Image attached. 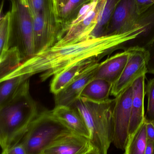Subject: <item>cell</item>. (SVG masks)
<instances>
[{
	"label": "cell",
	"instance_id": "obj_1",
	"mask_svg": "<svg viewBox=\"0 0 154 154\" xmlns=\"http://www.w3.org/2000/svg\"><path fill=\"white\" fill-rule=\"evenodd\" d=\"M146 31L145 27L141 26L124 33L108 34L71 45H54L23 61L0 82L20 76H25L30 79L40 73H42L40 76V80L45 81L83 60H100Z\"/></svg>",
	"mask_w": 154,
	"mask_h": 154
},
{
	"label": "cell",
	"instance_id": "obj_2",
	"mask_svg": "<svg viewBox=\"0 0 154 154\" xmlns=\"http://www.w3.org/2000/svg\"><path fill=\"white\" fill-rule=\"evenodd\" d=\"M37 105L26 80L12 97L0 106V145L2 152L20 142L38 116Z\"/></svg>",
	"mask_w": 154,
	"mask_h": 154
},
{
	"label": "cell",
	"instance_id": "obj_3",
	"mask_svg": "<svg viewBox=\"0 0 154 154\" xmlns=\"http://www.w3.org/2000/svg\"><path fill=\"white\" fill-rule=\"evenodd\" d=\"M115 98L98 103L80 97L72 106L82 115L89 130L93 148L100 154H108L113 140V111Z\"/></svg>",
	"mask_w": 154,
	"mask_h": 154
},
{
	"label": "cell",
	"instance_id": "obj_4",
	"mask_svg": "<svg viewBox=\"0 0 154 154\" xmlns=\"http://www.w3.org/2000/svg\"><path fill=\"white\" fill-rule=\"evenodd\" d=\"M73 133L52 110H45L38 114L20 142L26 154H41L54 142Z\"/></svg>",
	"mask_w": 154,
	"mask_h": 154
},
{
	"label": "cell",
	"instance_id": "obj_5",
	"mask_svg": "<svg viewBox=\"0 0 154 154\" xmlns=\"http://www.w3.org/2000/svg\"><path fill=\"white\" fill-rule=\"evenodd\" d=\"M11 1L10 48L17 47L24 61L35 54L32 15L23 0Z\"/></svg>",
	"mask_w": 154,
	"mask_h": 154
},
{
	"label": "cell",
	"instance_id": "obj_6",
	"mask_svg": "<svg viewBox=\"0 0 154 154\" xmlns=\"http://www.w3.org/2000/svg\"><path fill=\"white\" fill-rule=\"evenodd\" d=\"M32 17L34 52L36 54L58 42L61 28L57 19L54 0H50L40 12Z\"/></svg>",
	"mask_w": 154,
	"mask_h": 154
},
{
	"label": "cell",
	"instance_id": "obj_7",
	"mask_svg": "<svg viewBox=\"0 0 154 154\" xmlns=\"http://www.w3.org/2000/svg\"><path fill=\"white\" fill-rule=\"evenodd\" d=\"M133 94V87L131 86L115 97L112 143L120 150H125L128 142Z\"/></svg>",
	"mask_w": 154,
	"mask_h": 154
},
{
	"label": "cell",
	"instance_id": "obj_8",
	"mask_svg": "<svg viewBox=\"0 0 154 154\" xmlns=\"http://www.w3.org/2000/svg\"><path fill=\"white\" fill-rule=\"evenodd\" d=\"M130 54L127 63L118 79L113 84L111 95L115 97L140 77L146 75L151 60L149 51L139 46L130 48Z\"/></svg>",
	"mask_w": 154,
	"mask_h": 154
},
{
	"label": "cell",
	"instance_id": "obj_9",
	"mask_svg": "<svg viewBox=\"0 0 154 154\" xmlns=\"http://www.w3.org/2000/svg\"><path fill=\"white\" fill-rule=\"evenodd\" d=\"M141 16L136 0H121L111 17L106 35L127 32L143 25L148 21L142 20Z\"/></svg>",
	"mask_w": 154,
	"mask_h": 154
},
{
	"label": "cell",
	"instance_id": "obj_10",
	"mask_svg": "<svg viewBox=\"0 0 154 154\" xmlns=\"http://www.w3.org/2000/svg\"><path fill=\"white\" fill-rule=\"evenodd\" d=\"M106 1L98 0L94 11L83 20L69 26L60 39L54 45H71L90 39V34L96 26L99 14Z\"/></svg>",
	"mask_w": 154,
	"mask_h": 154
},
{
	"label": "cell",
	"instance_id": "obj_11",
	"mask_svg": "<svg viewBox=\"0 0 154 154\" xmlns=\"http://www.w3.org/2000/svg\"><path fill=\"white\" fill-rule=\"evenodd\" d=\"M100 62L91 64L68 85L55 95V106H72L87 84L95 78Z\"/></svg>",
	"mask_w": 154,
	"mask_h": 154
},
{
	"label": "cell",
	"instance_id": "obj_12",
	"mask_svg": "<svg viewBox=\"0 0 154 154\" xmlns=\"http://www.w3.org/2000/svg\"><path fill=\"white\" fill-rule=\"evenodd\" d=\"M146 75L137 80L132 85L133 99L131 107V116L128 129V140L136 133L145 120L144 99L146 91Z\"/></svg>",
	"mask_w": 154,
	"mask_h": 154
},
{
	"label": "cell",
	"instance_id": "obj_13",
	"mask_svg": "<svg viewBox=\"0 0 154 154\" xmlns=\"http://www.w3.org/2000/svg\"><path fill=\"white\" fill-rule=\"evenodd\" d=\"M92 147L89 138L73 133L54 142L41 154H85Z\"/></svg>",
	"mask_w": 154,
	"mask_h": 154
},
{
	"label": "cell",
	"instance_id": "obj_14",
	"mask_svg": "<svg viewBox=\"0 0 154 154\" xmlns=\"http://www.w3.org/2000/svg\"><path fill=\"white\" fill-rule=\"evenodd\" d=\"M130 48L108 57L99 63L95 78L114 84L120 77L129 59Z\"/></svg>",
	"mask_w": 154,
	"mask_h": 154
},
{
	"label": "cell",
	"instance_id": "obj_15",
	"mask_svg": "<svg viewBox=\"0 0 154 154\" xmlns=\"http://www.w3.org/2000/svg\"><path fill=\"white\" fill-rule=\"evenodd\" d=\"M53 115L74 133L90 139V134L80 112L74 106H57L52 110Z\"/></svg>",
	"mask_w": 154,
	"mask_h": 154
},
{
	"label": "cell",
	"instance_id": "obj_16",
	"mask_svg": "<svg viewBox=\"0 0 154 154\" xmlns=\"http://www.w3.org/2000/svg\"><path fill=\"white\" fill-rule=\"evenodd\" d=\"M96 59H89L79 62L63 70L53 77L50 83V89L54 95L68 85L73 80L80 75L88 67L95 62H99Z\"/></svg>",
	"mask_w": 154,
	"mask_h": 154
},
{
	"label": "cell",
	"instance_id": "obj_17",
	"mask_svg": "<svg viewBox=\"0 0 154 154\" xmlns=\"http://www.w3.org/2000/svg\"><path fill=\"white\" fill-rule=\"evenodd\" d=\"M113 84L105 80L94 78L85 87L80 97L101 103L110 99Z\"/></svg>",
	"mask_w": 154,
	"mask_h": 154
},
{
	"label": "cell",
	"instance_id": "obj_18",
	"mask_svg": "<svg viewBox=\"0 0 154 154\" xmlns=\"http://www.w3.org/2000/svg\"><path fill=\"white\" fill-rule=\"evenodd\" d=\"M92 1L68 0L66 3L58 11L56 14L61 28L60 38L65 29L76 19L80 9L85 4Z\"/></svg>",
	"mask_w": 154,
	"mask_h": 154
},
{
	"label": "cell",
	"instance_id": "obj_19",
	"mask_svg": "<svg viewBox=\"0 0 154 154\" xmlns=\"http://www.w3.org/2000/svg\"><path fill=\"white\" fill-rule=\"evenodd\" d=\"M23 61L18 48L11 47L0 57V81L17 69Z\"/></svg>",
	"mask_w": 154,
	"mask_h": 154
},
{
	"label": "cell",
	"instance_id": "obj_20",
	"mask_svg": "<svg viewBox=\"0 0 154 154\" xmlns=\"http://www.w3.org/2000/svg\"><path fill=\"white\" fill-rule=\"evenodd\" d=\"M121 0H107L105 5L100 12L97 24L89 38H98L106 35L108 24L115 9Z\"/></svg>",
	"mask_w": 154,
	"mask_h": 154
},
{
	"label": "cell",
	"instance_id": "obj_21",
	"mask_svg": "<svg viewBox=\"0 0 154 154\" xmlns=\"http://www.w3.org/2000/svg\"><path fill=\"white\" fill-rule=\"evenodd\" d=\"M147 142L145 120L143 124L128 140L124 154H145Z\"/></svg>",
	"mask_w": 154,
	"mask_h": 154
},
{
	"label": "cell",
	"instance_id": "obj_22",
	"mask_svg": "<svg viewBox=\"0 0 154 154\" xmlns=\"http://www.w3.org/2000/svg\"><path fill=\"white\" fill-rule=\"evenodd\" d=\"M28 79L29 78L25 76H20L1 82L0 106L11 99L20 86Z\"/></svg>",
	"mask_w": 154,
	"mask_h": 154
},
{
	"label": "cell",
	"instance_id": "obj_23",
	"mask_svg": "<svg viewBox=\"0 0 154 154\" xmlns=\"http://www.w3.org/2000/svg\"><path fill=\"white\" fill-rule=\"evenodd\" d=\"M11 37V12L9 11L0 19V57L10 48Z\"/></svg>",
	"mask_w": 154,
	"mask_h": 154
},
{
	"label": "cell",
	"instance_id": "obj_24",
	"mask_svg": "<svg viewBox=\"0 0 154 154\" xmlns=\"http://www.w3.org/2000/svg\"><path fill=\"white\" fill-rule=\"evenodd\" d=\"M146 91L147 97V107L145 118L146 120H154V78L148 82Z\"/></svg>",
	"mask_w": 154,
	"mask_h": 154
},
{
	"label": "cell",
	"instance_id": "obj_25",
	"mask_svg": "<svg viewBox=\"0 0 154 154\" xmlns=\"http://www.w3.org/2000/svg\"><path fill=\"white\" fill-rule=\"evenodd\" d=\"M98 2V0H92L91 2L85 4L82 8L80 9L76 17V19L74 20H73L68 27H67L65 30H64L63 33L65 32V30L67 29V28L70 26V25H72V24H76V23H78L84 20V19L86 18L92 12L94 11L97 5ZM62 34V35H63ZM61 36V37H62Z\"/></svg>",
	"mask_w": 154,
	"mask_h": 154
},
{
	"label": "cell",
	"instance_id": "obj_26",
	"mask_svg": "<svg viewBox=\"0 0 154 154\" xmlns=\"http://www.w3.org/2000/svg\"><path fill=\"white\" fill-rule=\"evenodd\" d=\"M32 16L40 12L50 0H23Z\"/></svg>",
	"mask_w": 154,
	"mask_h": 154
},
{
	"label": "cell",
	"instance_id": "obj_27",
	"mask_svg": "<svg viewBox=\"0 0 154 154\" xmlns=\"http://www.w3.org/2000/svg\"><path fill=\"white\" fill-rule=\"evenodd\" d=\"M138 14L142 16L152 6L154 5V0H136Z\"/></svg>",
	"mask_w": 154,
	"mask_h": 154
},
{
	"label": "cell",
	"instance_id": "obj_28",
	"mask_svg": "<svg viewBox=\"0 0 154 154\" xmlns=\"http://www.w3.org/2000/svg\"><path fill=\"white\" fill-rule=\"evenodd\" d=\"M2 154H26V152L24 146L20 142L5 151H3Z\"/></svg>",
	"mask_w": 154,
	"mask_h": 154
},
{
	"label": "cell",
	"instance_id": "obj_29",
	"mask_svg": "<svg viewBox=\"0 0 154 154\" xmlns=\"http://www.w3.org/2000/svg\"><path fill=\"white\" fill-rule=\"evenodd\" d=\"M147 140L154 142V120L145 119Z\"/></svg>",
	"mask_w": 154,
	"mask_h": 154
},
{
	"label": "cell",
	"instance_id": "obj_30",
	"mask_svg": "<svg viewBox=\"0 0 154 154\" xmlns=\"http://www.w3.org/2000/svg\"><path fill=\"white\" fill-rule=\"evenodd\" d=\"M145 154H154V142L147 140Z\"/></svg>",
	"mask_w": 154,
	"mask_h": 154
},
{
	"label": "cell",
	"instance_id": "obj_31",
	"mask_svg": "<svg viewBox=\"0 0 154 154\" xmlns=\"http://www.w3.org/2000/svg\"><path fill=\"white\" fill-rule=\"evenodd\" d=\"M68 1V0H54V6L56 14L58 11Z\"/></svg>",
	"mask_w": 154,
	"mask_h": 154
},
{
	"label": "cell",
	"instance_id": "obj_32",
	"mask_svg": "<svg viewBox=\"0 0 154 154\" xmlns=\"http://www.w3.org/2000/svg\"><path fill=\"white\" fill-rule=\"evenodd\" d=\"M85 154H100L99 152L98 151H97L96 149H94V148L92 147L91 149H90L89 151H88Z\"/></svg>",
	"mask_w": 154,
	"mask_h": 154
},
{
	"label": "cell",
	"instance_id": "obj_33",
	"mask_svg": "<svg viewBox=\"0 0 154 154\" xmlns=\"http://www.w3.org/2000/svg\"><path fill=\"white\" fill-rule=\"evenodd\" d=\"M148 72L151 73V74L154 75V66L152 68L148 69Z\"/></svg>",
	"mask_w": 154,
	"mask_h": 154
}]
</instances>
